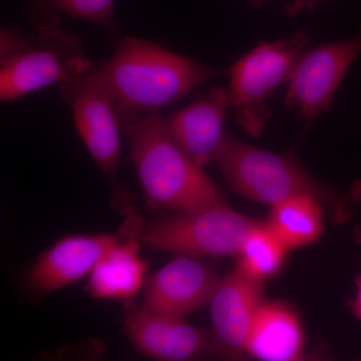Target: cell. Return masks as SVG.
<instances>
[{
  "mask_svg": "<svg viewBox=\"0 0 361 361\" xmlns=\"http://www.w3.org/2000/svg\"><path fill=\"white\" fill-rule=\"evenodd\" d=\"M114 44L111 59L92 75L113 99L122 126L157 115L217 75L151 40L118 35Z\"/></svg>",
  "mask_w": 361,
  "mask_h": 361,
  "instance_id": "1",
  "label": "cell"
},
{
  "mask_svg": "<svg viewBox=\"0 0 361 361\" xmlns=\"http://www.w3.org/2000/svg\"><path fill=\"white\" fill-rule=\"evenodd\" d=\"M122 128L130 160L152 206L180 212L225 203L221 188L178 146L159 114Z\"/></svg>",
  "mask_w": 361,
  "mask_h": 361,
  "instance_id": "2",
  "label": "cell"
},
{
  "mask_svg": "<svg viewBox=\"0 0 361 361\" xmlns=\"http://www.w3.org/2000/svg\"><path fill=\"white\" fill-rule=\"evenodd\" d=\"M214 160L236 193L270 207L295 196L322 202L331 219L344 222L353 215V196L323 184L295 157L257 148L226 135Z\"/></svg>",
  "mask_w": 361,
  "mask_h": 361,
  "instance_id": "3",
  "label": "cell"
},
{
  "mask_svg": "<svg viewBox=\"0 0 361 361\" xmlns=\"http://www.w3.org/2000/svg\"><path fill=\"white\" fill-rule=\"evenodd\" d=\"M78 35L61 30L30 32L14 26L0 32V101L11 103L94 70Z\"/></svg>",
  "mask_w": 361,
  "mask_h": 361,
  "instance_id": "4",
  "label": "cell"
},
{
  "mask_svg": "<svg viewBox=\"0 0 361 361\" xmlns=\"http://www.w3.org/2000/svg\"><path fill=\"white\" fill-rule=\"evenodd\" d=\"M310 32H300L276 42L257 45L229 68L230 104L237 123L258 137L271 115L268 101L290 80L299 59L307 51Z\"/></svg>",
  "mask_w": 361,
  "mask_h": 361,
  "instance_id": "5",
  "label": "cell"
},
{
  "mask_svg": "<svg viewBox=\"0 0 361 361\" xmlns=\"http://www.w3.org/2000/svg\"><path fill=\"white\" fill-rule=\"evenodd\" d=\"M258 222L233 210L225 202L156 221L141 233L140 241L154 250L179 255L236 256Z\"/></svg>",
  "mask_w": 361,
  "mask_h": 361,
  "instance_id": "6",
  "label": "cell"
},
{
  "mask_svg": "<svg viewBox=\"0 0 361 361\" xmlns=\"http://www.w3.org/2000/svg\"><path fill=\"white\" fill-rule=\"evenodd\" d=\"M361 56V26L353 37L307 49L288 82L285 104L310 127L332 108L337 90Z\"/></svg>",
  "mask_w": 361,
  "mask_h": 361,
  "instance_id": "7",
  "label": "cell"
},
{
  "mask_svg": "<svg viewBox=\"0 0 361 361\" xmlns=\"http://www.w3.org/2000/svg\"><path fill=\"white\" fill-rule=\"evenodd\" d=\"M59 87V96L70 106L75 129L90 157L106 178L115 182L123 128L113 99L92 71Z\"/></svg>",
  "mask_w": 361,
  "mask_h": 361,
  "instance_id": "8",
  "label": "cell"
},
{
  "mask_svg": "<svg viewBox=\"0 0 361 361\" xmlns=\"http://www.w3.org/2000/svg\"><path fill=\"white\" fill-rule=\"evenodd\" d=\"M125 331L140 353L157 360L186 361L222 355L212 334L197 329L184 317L161 314L144 306L133 308L126 316Z\"/></svg>",
  "mask_w": 361,
  "mask_h": 361,
  "instance_id": "9",
  "label": "cell"
},
{
  "mask_svg": "<svg viewBox=\"0 0 361 361\" xmlns=\"http://www.w3.org/2000/svg\"><path fill=\"white\" fill-rule=\"evenodd\" d=\"M220 279L195 256L179 255L149 278L142 306L185 318L210 302Z\"/></svg>",
  "mask_w": 361,
  "mask_h": 361,
  "instance_id": "10",
  "label": "cell"
},
{
  "mask_svg": "<svg viewBox=\"0 0 361 361\" xmlns=\"http://www.w3.org/2000/svg\"><path fill=\"white\" fill-rule=\"evenodd\" d=\"M264 282L246 276L238 268L221 277L210 306L212 336L226 357L246 355V342L259 307Z\"/></svg>",
  "mask_w": 361,
  "mask_h": 361,
  "instance_id": "11",
  "label": "cell"
},
{
  "mask_svg": "<svg viewBox=\"0 0 361 361\" xmlns=\"http://www.w3.org/2000/svg\"><path fill=\"white\" fill-rule=\"evenodd\" d=\"M231 109L225 87H212L193 103L163 118L168 134L201 167L215 159L224 141V122Z\"/></svg>",
  "mask_w": 361,
  "mask_h": 361,
  "instance_id": "12",
  "label": "cell"
},
{
  "mask_svg": "<svg viewBox=\"0 0 361 361\" xmlns=\"http://www.w3.org/2000/svg\"><path fill=\"white\" fill-rule=\"evenodd\" d=\"M116 235H70L56 241L35 261L27 285L37 293H51L89 276L111 246Z\"/></svg>",
  "mask_w": 361,
  "mask_h": 361,
  "instance_id": "13",
  "label": "cell"
},
{
  "mask_svg": "<svg viewBox=\"0 0 361 361\" xmlns=\"http://www.w3.org/2000/svg\"><path fill=\"white\" fill-rule=\"evenodd\" d=\"M246 355L264 361H297L305 356L302 323L279 301H263L246 342Z\"/></svg>",
  "mask_w": 361,
  "mask_h": 361,
  "instance_id": "14",
  "label": "cell"
},
{
  "mask_svg": "<svg viewBox=\"0 0 361 361\" xmlns=\"http://www.w3.org/2000/svg\"><path fill=\"white\" fill-rule=\"evenodd\" d=\"M135 238L118 242L111 247L89 275V295L101 300L129 303L144 285L148 263L140 255Z\"/></svg>",
  "mask_w": 361,
  "mask_h": 361,
  "instance_id": "15",
  "label": "cell"
},
{
  "mask_svg": "<svg viewBox=\"0 0 361 361\" xmlns=\"http://www.w3.org/2000/svg\"><path fill=\"white\" fill-rule=\"evenodd\" d=\"M25 16L37 30L61 27L63 18L68 16L104 28L113 42L120 35L115 23V0H28Z\"/></svg>",
  "mask_w": 361,
  "mask_h": 361,
  "instance_id": "16",
  "label": "cell"
},
{
  "mask_svg": "<svg viewBox=\"0 0 361 361\" xmlns=\"http://www.w3.org/2000/svg\"><path fill=\"white\" fill-rule=\"evenodd\" d=\"M325 207L313 197H292L271 207L266 224L289 250L314 243L324 231Z\"/></svg>",
  "mask_w": 361,
  "mask_h": 361,
  "instance_id": "17",
  "label": "cell"
},
{
  "mask_svg": "<svg viewBox=\"0 0 361 361\" xmlns=\"http://www.w3.org/2000/svg\"><path fill=\"white\" fill-rule=\"evenodd\" d=\"M288 247L266 223L258 222L240 247L237 268L246 276L264 282L275 276L285 262Z\"/></svg>",
  "mask_w": 361,
  "mask_h": 361,
  "instance_id": "18",
  "label": "cell"
},
{
  "mask_svg": "<svg viewBox=\"0 0 361 361\" xmlns=\"http://www.w3.org/2000/svg\"><path fill=\"white\" fill-rule=\"evenodd\" d=\"M322 1V0H290L286 11L291 16H297L304 11H310Z\"/></svg>",
  "mask_w": 361,
  "mask_h": 361,
  "instance_id": "19",
  "label": "cell"
},
{
  "mask_svg": "<svg viewBox=\"0 0 361 361\" xmlns=\"http://www.w3.org/2000/svg\"><path fill=\"white\" fill-rule=\"evenodd\" d=\"M349 310L361 322V273L356 277L355 294L353 298L349 301Z\"/></svg>",
  "mask_w": 361,
  "mask_h": 361,
  "instance_id": "20",
  "label": "cell"
},
{
  "mask_svg": "<svg viewBox=\"0 0 361 361\" xmlns=\"http://www.w3.org/2000/svg\"><path fill=\"white\" fill-rule=\"evenodd\" d=\"M351 196H353L355 202H360L361 204V182L356 183L355 188L353 189V192H351ZM353 238H355L356 243L361 246V221L360 224L355 227Z\"/></svg>",
  "mask_w": 361,
  "mask_h": 361,
  "instance_id": "21",
  "label": "cell"
},
{
  "mask_svg": "<svg viewBox=\"0 0 361 361\" xmlns=\"http://www.w3.org/2000/svg\"><path fill=\"white\" fill-rule=\"evenodd\" d=\"M265 0H252V2H253V4H255V6H258V4H263Z\"/></svg>",
  "mask_w": 361,
  "mask_h": 361,
  "instance_id": "22",
  "label": "cell"
}]
</instances>
